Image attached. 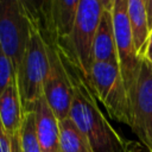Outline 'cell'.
Returning a JSON list of instances; mask_svg holds the SVG:
<instances>
[{"label":"cell","instance_id":"obj_20","mask_svg":"<svg viewBox=\"0 0 152 152\" xmlns=\"http://www.w3.org/2000/svg\"><path fill=\"white\" fill-rule=\"evenodd\" d=\"M140 152H141V151H140Z\"/></svg>","mask_w":152,"mask_h":152},{"label":"cell","instance_id":"obj_7","mask_svg":"<svg viewBox=\"0 0 152 152\" xmlns=\"http://www.w3.org/2000/svg\"><path fill=\"white\" fill-rule=\"evenodd\" d=\"M148 152H152V64L141 58L139 75L131 95V126Z\"/></svg>","mask_w":152,"mask_h":152},{"label":"cell","instance_id":"obj_3","mask_svg":"<svg viewBox=\"0 0 152 152\" xmlns=\"http://www.w3.org/2000/svg\"><path fill=\"white\" fill-rule=\"evenodd\" d=\"M48 71V45L37 25L31 19L30 38L20 65L17 70V84L24 113L32 112L37 101L43 96V86Z\"/></svg>","mask_w":152,"mask_h":152},{"label":"cell","instance_id":"obj_14","mask_svg":"<svg viewBox=\"0 0 152 152\" xmlns=\"http://www.w3.org/2000/svg\"><path fill=\"white\" fill-rule=\"evenodd\" d=\"M19 146L20 152H42L37 138L36 116L33 110L24 113L19 134Z\"/></svg>","mask_w":152,"mask_h":152},{"label":"cell","instance_id":"obj_2","mask_svg":"<svg viewBox=\"0 0 152 152\" xmlns=\"http://www.w3.org/2000/svg\"><path fill=\"white\" fill-rule=\"evenodd\" d=\"M102 8V0H80L72 31L65 38L56 42L61 52L86 80H89L90 75L93 44Z\"/></svg>","mask_w":152,"mask_h":152},{"label":"cell","instance_id":"obj_6","mask_svg":"<svg viewBox=\"0 0 152 152\" xmlns=\"http://www.w3.org/2000/svg\"><path fill=\"white\" fill-rule=\"evenodd\" d=\"M127 7H128V0H113L112 14H113L118 65L125 88L131 100V95L139 75L141 59L138 57L133 44V38L128 23Z\"/></svg>","mask_w":152,"mask_h":152},{"label":"cell","instance_id":"obj_9","mask_svg":"<svg viewBox=\"0 0 152 152\" xmlns=\"http://www.w3.org/2000/svg\"><path fill=\"white\" fill-rule=\"evenodd\" d=\"M112 4L113 0L103 1V8L101 12L100 21L96 28L94 44H93V63L106 62V63L118 64Z\"/></svg>","mask_w":152,"mask_h":152},{"label":"cell","instance_id":"obj_1","mask_svg":"<svg viewBox=\"0 0 152 152\" xmlns=\"http://www.w3.org/2000/svg\"><path fill=\"white\" fill-rule=\"evenodd\" d=\"M58 51L72 88L69 118L86 137L93 152H124L127 142H125V139L116 132L102 113L88 80H86L65 58L59 48Z\"/></svg>","mask_w":152,"mask_h":152},{"label":"cell","instance_id":"obj_16","mask_svg":"<svg viewBox=\"0 0 152 152\" xmlns=\"http://www.w3.org/2000/svg\"><path fill=\"white\" fill-rule=\"evenodd\" d=\"M0 152H12L10 138L6 134L1 121H0Z\"/></svg>","mask_w":152,"mask_h":152},{"label":"cell","instance_id":"obj_12","mask_svg":"<svg viewBox=\"0 0 152 152\" xmlns=\"http://www.w3.org/2000/svg\"><path fill=\"white\" fill-rule=\"evenodd\" d=\"M127 14L133 44L138 57L141 59L145 55V49L150 36L144 0H128Z\"/></svg>","mask_w":152,"mask_h":152},{"label":"cell","instance_id":"obj_19","mask_svg":"<svg viewBox=\"0 0 152 152\" xmlns=\"http://www.w3.org/2000/svg\"><path fill=\"white\" fill-rule=\"evenodd\" d=\"M124 152H140V150L137 146V144H134L133 141H128L126 147H125V150H124Z\"/></svg>","mask_w":152,"mask_h":152},{"label":"cell","instance_id":"obj_4","mask_svg":"<svg viewBox=\"0 0 152 152\" xmlns=\"http://www.w3.org/2000/svg\"><path fill=\"white\" fill-rule=\"evenodd\" d=\"M93 93L108 116L131 126V100L116 63L94 62L88 80Z\"/></svg>","mask_w":152,"mask_h":152},{"label":"cell","instance_id":"obj_8","mask_svg":"<svg viewBox=\"0 0 152 152\" xmlns=\"http://www.w3.org/2000/svg\"><path fill=\"white\" fill-rule=\"evenodd\" d=\"M46 45L49 55V71L43 86V97L57 120H63L69 116L71 107V82L58 51L57 43Z\"/></svg>","mask_w":152,"mask_h":152},{"label":"cell","instance_id":"obj_18","mask_svg":"<svg viewBox=\"0 0 152 152\" xmlns=\"http://www.w3.org/2000/svg\"><path fill=\"white\" fill-rule=\"evenodd\" d=\"M142 58H146L151 64H152V28L150 31V36L147 39V44H146V49H145V55Z\"/></svg>","mask_w":152,"mask_h":152},{"label":"cell","instance_id":"obj_5","mask_svg":"<svg viewBox=\"0 0 152 152\" xmlns=\"http://www.w3.org/2000/svg\"><path fill=\"white\" fill-rule=\"evenodd\" d=\"M31 32V19L21 0H0V45L12 61L15 74Z\"/></svg>","mask_w":152,"mask_h":152},{"label":"cell","instance_id":"obj_13","mask_svg":"<svg viewBox=\"0 0 152 152\" xmlns=\"http://www.w3.org/2000/svg\"><path fill=\"white\" fill-rule=\"evenodd\" d=\"M61 152H93L88 140L68 116L58 120Z\"/></svg>","mask_w":152,"mask_h":152},{"label":"cell","instance_id":"obj_10","mask_svg":"<svg viewBox=\"0 0 152 152\" xmlns=\"http://www.w3.org/2000/svg\"><path fill=\"white\" fill-rule=\"evenodd\" d=\"M33 112L37 138L42 152H61L58 120L43 96L34 104Z\"/></svg>","mask_w":152,"mask_h":152},{"label":"cell","instance_id":"obj_15","mask_svg":"<svg viewBox=\"0 0 152 152\" xmlns=\"http://www.w3.org/2000/svg\"><path fill=\"white\" fill-rule=\"evenodd\" d=\"M17 78L15 69L10 57L4 52L0 45V95Z\"/></svg>","mask_w":152,"mask_h":152},{"label":"cell","instance_id":"obj_11","mask_svg":"<svg viewBox=\"0 0 152 152\" xmlns=\"http://www.w3.org/2000/svg\"><path fill=\"white\" fill-rule=\"evenodd\" d=\"M23 107L17 78L0 95V121L10 139H18L23 122Z\"/></svg>","mask_w":152,"mask_h":152},{"label":"cell","instance_id":"obj_17","mask_svg":"<svg viewBox=\"0 0 152 152\" xmlns=\"http://www.w3.org/2000/svg\"><path fill=\"white\" fill-rule=\"evenodd\" d=\"M144 5H145V11H146L148 30L151 31L152 28V0H144Z\"/></svg>","mask_w":152,"mask_h":152}]
</instances>
